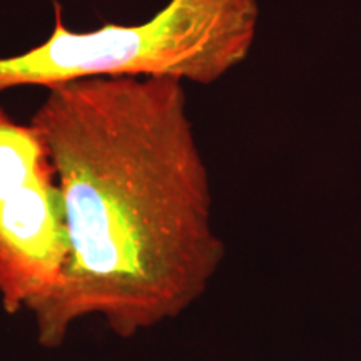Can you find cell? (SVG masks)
<instances>
[{
	"label": "cell",
	"instance_id": "obj_2",
	"mask_svg": "<svg viewBox=\"0 0 361 361\" xmlns=\"http://www.w3.org/2000/svg\"><path fill=\"white\" fill-rule=\"evenodd\" d=\"M259 0H169L141 24L74 32L56 13L44 42L0 57V94L92 78H162L209 85L250 57Z\"/></svg>",
	"mask_w": 361,
	"mask_h": 361
},
{
	"label": "cell",
	"instance_id": "obj_3",
	"mask_svg": "<svg viewBox=\"0 0 361 361\" xmlns=\"http://www.w3.org/2000/svg\"><path fill=\"white\" fill-rule=\"evenodd\" d=\"M66 202L42 134L0 106V303L34 313L64 276Z\"/></svg>",
	"mask_w": 361,
	"mask_h": 361
},
{
	"label": "cell",
	"instance_id": "obj_1",
	"mask_svg": "<svg viewBox=\"0 0 361 361\" xmlns=\"http://www.w3.org/2000/svg\"><path fill=\"white\" fill-rule=\"evenodd\" d=\"M45 90L30 123L64 194L69 258L32 313L37 341L59 348L87 316L119 338L176 319L226 255L184 84L119 75Z\"/></svg>",
	"mask_w": 361,
	"mask_h": 361
}]
</instances>
